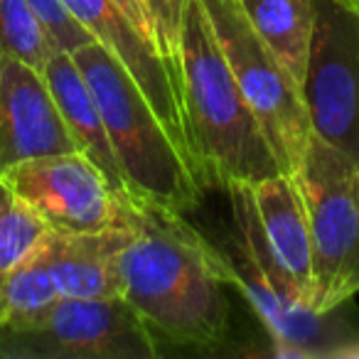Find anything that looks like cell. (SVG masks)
I'll return each instance as SVG.
<instances>
[{"mask_svg":"<svg viewBox=\"0 0 359 359\" xmlns=\"http://www.w3.org/2000/svg\"><path fill=\"white\" fill-rule=\"evenodd\" d=\"M118 271L121 298L155 339L185 349H219L226 342L231 266L182 212L133 200V226Z\"/></svg>","mask_w":359,"mask_h":359,"instance_id":"cell-1","label":"cell"},{"mask_svg":"<svg viewBox=\"0 0 359 359\" xmlns=\"http://www.w3.org/2000/svg\"><path fill=\"white\" fill-rule=\"evenodd\" d=\"M187 153L202 187H254L280 172L269 138L229 69L202 0H190L180 50Z\"/></svg>","mask_w":359,"mask_h":359,"instance_id":"cell-2","label":"cell"},{"mask_svg":"<svg viewBox=\"0 0 359 359\" xmlns=\"http://www.w3.org/2000/svg\"><path fill=\"white\" fill-rule=\"evenodd\" d=\"M72 57L99 104L126 192L135 202L182 215L197 210L205 187L126 67L99 42L79 47Z\"/></svg>","mask_w":359,"mask_h":359,"instance_id":"cell-3","label":"cell"},{"mask_svg":"<svg viewBox=\"0 0 359 359\" xmlns=\"http://www.w3.org/2000/svg\"><path fill=\"white\" fill-rule=\"evenodd\" d=\"M234 212V239L226 251L231 283L249 298L261 323L266 325L278 354L293 357H342L359 354V330L349 327L337 313H315L290 276L280 269L266 244L256 215L251 187L226 192Z\"/></svg>","mask_w":359,"mask_h":359,"instance_id":"cell-4","label":"cell"},{"mask_svg":"<svg viewBox=\"0 0 359 359\" xmlns=\"http://www.w3.org/2000/svg\"><path fill=\"white\" fill-rule=\"evenodd\" d=\"M357 160L313 133L295 175L303 187L313 246V310L334 313L359 293Z\"/></svg>","mask_w":359,"mask_h":359,"instance_id":"cell-5","label":"cell"},{"mask_svg":"<svg viewBox=\"0 0 359 359\" xmlns=\"http://www.w3.org/2000/svg\"><path fill=\"white\" fill-rule=\"evenodd\" d=\"M229 69L269 138L280 172L298 175L313 140L303 89L256 35L239 0H202Z\"/></svg>","mask_w":359,"mask_h":359,"instance_id":"cell-6","label":"cell"},{"mask_svg":"<svg viewBox=\"0 0 359 359\" xmlns=\"http://www.w3.org/2000/svg\"><path fill=\"white\" fill-rule=\"evenodd\" d=\"M3 359H155L160 344L123 298H57L0 327Z\"/></svg>","mask_w":359,"mask_h":359,"instance_id":"cell-7","label":"cell"},{"mask_svg":"<svg viewBox=\"0 0 359 359\" xmlns=\"http://www.w3.org/2000/svg\"><path fill=\"white\" fill-rule=\"evenodd\" d=\"M0 180L50 229L101 231L133 226V197L118 192L81 150L11 165Z\"/></svg>","mask_w":359,"mask_h":359,"instance_id":"cell-8","label":"cell"},{"mask_svg":"<svg viewBox=\"0 0 359 359\" xmlns=\"http://www.w3.org/2000/svg\"><path fill=\"white\" fill-rule=\"evenodd\" d=\"M303 99L318 138L359 160V11L318 0Z\"/></svg>","mask_w":359,"mask_h":359,"instance_id":"cell-9","label":"cell"},{"mask_svg":"<svg viewBox=\"0 0 359 359\" xmlns=\"http://www.w3.org/2000/svg\"><path fill=\"white\" fill-rule=\"evenodd\" d=\"M74 150L45 69L0 52V172L22 160Z\"/></svg>","mask_w":359,"mask_h":359,"instance_id":"cell-10","label":"cell"},{"mask_svg":"<svg viewBox=\"0 0 359 359\" xmlns=\"http://www.w3.org/2000/svg\"><path fill=\"white\" fill-rule=\"evenodd\" d=\"M65 3L72 15L89 30V35L126 67V72L133 76L155 114L160 116L165 128L190 160L182 104L153 40L126 15L116 0H65Z\"/></svg>","mask_w":359,"mask_h":359,"instance_id":"cell-11","label":"cell"},{"mask_svg":"<svg viewBox=\"0 0 359 359\" xmlns=\"http://www.w3.org/2000/svg\"><path fill=\"white\" fill-rule=\"evenodd\" d=\"M128 239L130 229L47 231L42 254L60 298H121L118 259Z\"/></svg>","mask_w":359,"mask_h":359,"instance_id":"cell-12","label":"cell"},{"mask_svg":"<svg viewBox=\"0 0 359 359\" xmlns=\"http://www.w3.org/2000/svg\"><path fill=\"white\" fill-rule=\"evenodd\" d=\"M256 215L266 244L273 251L280 269L290 276L295 288L313 310V246L310 219L303 187L295 175L278 172L251 187Z\"/></svg>","mask_w":359,"mask_h":359,"instance_id":"cell-13","label":"cell"},{"mask_svg":"<svg viewBox=\"0 0 359 359\" xmlns=\"http://www.w3.org/2000/svg\"><path fill=\"white\" fill-rule=\"evenodd\" d=\"M45 76L50 81L57 106H60L62 116H65L67 126H69L72 135H74L76 148L106 175V180L116 190L128 195L123 175H121V168L114 158V150H111L109 135H106L99 104H96L94 94H91L74 57L69 52L57 50L45 65Z\"/></svg>","mask_w":359,"mask_h":359,"instance_id":"cell-14","label":"cell"},{"mask_svg":"<svg viewBox=\"0 0 359 359\" xmlns=\"http://www.w3.org/2000/svg\"><path fill=\"white\" fill-rule=\"evenodd\" d=\"M239 6L256 35L303 89L318 22V0H239Z\"/></svg>","mask_w":359,"mask_h":359,"instance_id":"cell-15","label":"cell"},{"mask_svg":"<svg viewBox=\"0 0 359 359\" xmlns=\"http://www.w3.org/2000/svg\"><path fill=\"white\" fill-rule=\"evenodd\" d=\"M60 298L47 269L42 244L13 269L0 273V327L22 323Z\"/></svg>","mask_w":359,"mask_h":359,"instance_id":"cell-16","label":"cell"},{"mask_svg":"<svg viewBox=\"0 0 359 359\" xmlns=\"http://www.w3.org/2000/svg\"><path fill=\"white\" fill-rule=\"evenodd\" d=\"M0 52L45 69L57 52L50 32L27 0H0Z\"/></svg>","mask_w":359,"mask_h":359,"instance_id":"cell-17","label":"cell"},{"mask_svg":"<svg viewBox=\"0 0 359 359\" xmlns=\"http://www.w3.org/2000/svg\"><path fill=\"white\" fill-rule=\"evenodd\" d=\"M47 231V222L0 180V273L25 261Z\"/></svg>","mask_w":359,"mask_h":359,"instance_id":"cell-18","label":"cell"},{"mask_svg":"<svg viewBox=\"0 0 359 359\" xmlns=\"http://www.w3.org/2000/svg\"><path fill=\"white\" fill-rule=\"evenodd\" d=\"M148 18L150 35L158 55L172 79L180 96V50H182V27L190 0H138Z\"/></svg>","mask_w":359,"mask_h":359,"instance_id":"cell-19","label":"cell"},{"mask_svg":"<svg viewBox=\"0 0 359 359\" xmlns=\"http://www.w3.org/2000/svg\"><path fill=\"white\" fill-rule=\"evenodd\" d=\"M27 6L35 11V15L40 18V22L45 25V30L50 32L52 42L57 50L62 52H76L79 47H86L91 42H96L89 35L84 25L72 15V11L67 8L65 0H27Z\"/></svg>","mask_w":359,"mask_h":359,"instance_id":"cell-20","label":"cell"},{"mask_svg":"<svg viewBox=\"0 0 359 359\" xmlns=\"http://www.w3.org/2000/svg\"><path fill=\"white\" fill-rule=\"evenodd\" d=\"M116 3H118V6L123 8V13H126V15H128L130 20H133L135 25H138L140 30H143L145 35L150 37V40H153V35H150L148 18H145V13H143V8H140V3H138V0H116ZM153 45H155V42H153ZM155 50H158V47H155Z\"/></svg>","mask_w":359,"mask_h":359,"instance_id":"cell-21","label":"cell"},{"mask_svg":"<svg viewBox=\"0 0 359 359\" xmlns=\"http://www.w3.org/2000/svg\"><path fill=\"white\" fill-rule=\"evenodd\" d=\"M342 3H347V6H352V8L359 6V0H342Z\"/></svg>","mask_w":359,"mask_h":359,"instance_id":"cell-22","label":"cell"},{"mask_svg":"<svg viewBox=\"0 0 359 359\" xmlns=\"http://www.w3.org/2000/svg\"><path fill=\"white\" fill-rule=\"evenodd\" d=\"M354 168H357V185H359V160L354 163Z\"/></svg>","mask_w":359,"mask_h":359,"instance_id":"cell-23","label":"cell"},{"mask_svg":"<svg viewBox=\"0 0 359 359\" xmlns=\"http://www.w3.org/2000/svg\"><path fill=\"white\" fill-rule=\"evenodd\" d=\"M354 11H359V6H357V8H354Z\"/></svg>","mask_w":359,"mask_h":359,"instance_id":"cell-24","label":"cell"}]
</instances>
